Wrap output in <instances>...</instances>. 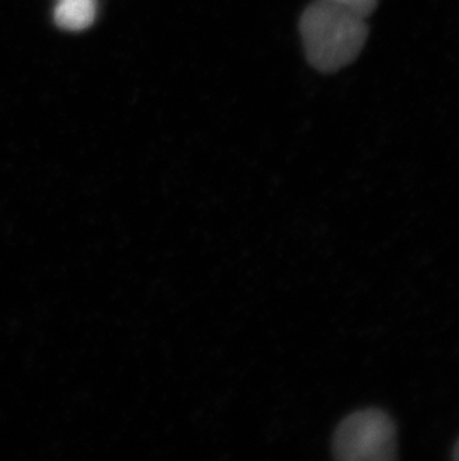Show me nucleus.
Here are the masks:
<instances>
[{"instance_id": "obj_1", "label": "nucleus", "mask_w": 459, "mask_h": 461, "mask_svg": "<svg viewBox=\"0 0 459 461\" xmlns=\"http://www.w3.org/2000/svg\"><path fill=\"white\" fill-rule=\"evenodd\" d=\"M299 27L309 65L322 74H333L351 65L368 38L364 17L325 0L308 5Z\"/></svg>"}, {"instance_id": "obj_2", "label": "nucleus", "mask_w": 459, "mask_h": 461, "mask_svg": "<svg viewBox=\"0 0 459 461\" xmlns=\"http://www.w3.org/2000/svg\"><path fill=\"white\" fill-rule=\"evenodd\" d=\"M334 458L340 461H391L397 458V429L379 408L356 411L334 431Z\"/></svg>"}, {"instance_id": "obj_3", "label": "nucleus", "mask_w": 459, "mask_h": 461, "mask_svg": "<svg viewBox=\"0 0 459 461\" xmlns=\"http://www.w3.org/2000/svg\"><path fill=\"white\" fill-rule=\"evenodd\" d=\"M97 17L95 0H57L52 18L56 26L66 32H84Z\"/></svg>"}, {"instance_id": "obj_4", "label": "nucleus", "mask_w": 459, "mask_h": 461, "mask_svg": "<svg viewBox=\"0 0 459 461\" xmlns=\"http://www.w3.org/2000/svg\"><path fill=\"white\" fill-rule=\"evenodd\" d=\"M329 4L338 5L343 8L351 9L354 13L360 14L361 17L367 18L376 9L377 0H325Z\"/></svg>"}, {"instance_id": "obj_5", "label": "nucleus", "mask_w": 459, "mask_h": 461, "mask_svg": "<svg viewBox=\"0 0 459 461\" xmlns=\"http://www.w3.org/2000/svg\"><path fill=\"white\" fill-rule=\"evenodd\" d=\"M452 457L459 461V440L456 442L455 447H454V454H452Z\"/></svg>"}]
</instances>
